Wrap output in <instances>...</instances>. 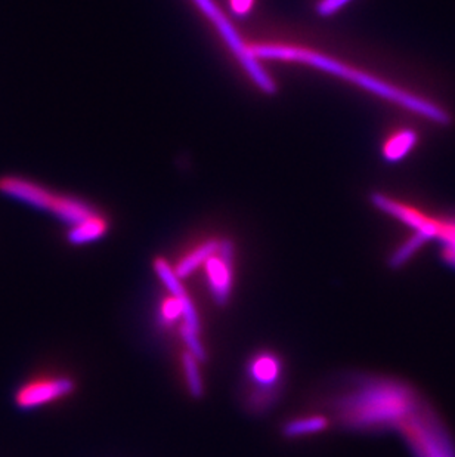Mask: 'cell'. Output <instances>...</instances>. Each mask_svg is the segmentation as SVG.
<instances>
[{
	"label": "cell",
	"mask_w": 455,
	"mask_h": 457,
	"mask_svg": "<svg viewBox=\"0 0 455 457\" xmlns=\"http://www.w3.org/2000/svg\"><path fill=\"white\" fill-rule=\"evenodd\" d=\"M74 391L76 382L70 376H42L22 384L13 395V403L18 410L31 411L64 400Z\"/></svg>",
	"instance_id": "cell-6"
},
{
	"label": "cell",
	"mask_w": 455,
	"mask_h": 457,
	"mask_svg": "<svg viewBox=\"0 0 455 457\" xmlns=\"http://www.w3.org/2000/svg\"><path fill=\"white\" fill-rule=\"evenodd\" d=\"M220 240L219 238H211L203 242L202 245H198L195 249L189 251L188 253H185L177 265L173 267L177 276L179 278H186L191 276L193 272L197 271L200 268L204 267V263L207 262V259L211 258V254H215L219 249Z\"/></svg>",
	"instance_id": "cell-11"
},
{
	"label": "cell",
	"mask_w": 455,
	"mask_h": 457,
	"mask_svg": "<svg viewBox=\"0 0 455 457\" xmlns=\"http://www.w3.org/2000/svg\"><path fill=\"white\" fill-rule=\"evenodd\" d=\"M198 360L191 353L182 354V366H184L185 380L188 391L194 398H202L204 394V385H203L202 373L198 367Z\"/></svg>",
	"instance_id": "cell-15"
},
{
	"label": "cell",
	"mask_w": 455,
	"mask_h": 457,
	"mask_svg": "<svg viewBox=\"0 0 455 457\" xmlns=\"http://www.w3.org/2000/svg\"><path fill=\"white\" fill-rule=\"evenodd\" d=\"M234 243L228 238H222L218 252L211 254L203 267L211 298L219 306L227 305L231 298L234 286Z\"/></svg>",
	"instance_id": "cell-8"
},
{
	"label": "cell",
	"mask_w": 455,
	"mask_h": 457,
	"mask_svg": "<svg viewBox=\"0 0 455 457\" xmlns=\"http://www.w3.org/2000/svg\"><path fill=\"white\" fill-rule=\"evenodd\" d=\"M351 2L352 0H318L315 4V12L318 13L319 17L330 18L339 13Z\"/></svg>",
	"instance_id": "cell-18"
},
{
	"label": "cell",
	"mask_w": 455,
	"mask_h": 457,
	"mask_svg": "<svg viewBox=\"0 0 455 457\" xmlns=\"http://www.w3.org/2000/svg\"><path fill=\"white\" fill-rule=\"evenodd\" d=\"M425 403L407 382L383 376H358L331 403L335 422L349 431L400 429Z\"/></svg>",
	"instance_id": "cell-1"
},
{
	"label": "cell",
	"mask_w": 455,
	"mask_h": 457,
	"mask_svg": "<svg viewBox=\"0 0 455 457\" xmlns=\"http://www.w3.org/2000/svg\"><path fill=\"white\" fill-rule=\"evenodd\" d=\"M247 376L256 386L250 395V402L258 406H272L277 400V386L283 376V362L278 355L269 351L252 355L247 362Z\"/></svg>",
	"instance_id": "cell-7"
},
{
	"label": "cell",
	"mask_w": 455,
	"mask_h": 457,
	"mask_svg": "<svg viewBox=\"0 0 455 457\" xmlns=\"http://www.w3.org/2000/svg\"><path fill=\"white\" fill-rule=\"evenodd\" d=\"M250 49L259 61L274 60L310 65V67L324 71V73L344 79V80L362 87L365 91L380 96L383 100L398 104L401 107L417 112V114H420V116L425 117L427 120L434 121V123H438V125H450L451 123L450 112H445L443 107H439L432 101L425 100L421 96H412L411 92L393 87L391 83L385 82L382 79L376 78V76L367 73L364 70L352 67V65L346 64L343 61L322 54V52L315 51V49L284 44H252Z\"/></svg>",
	"instance_id": "cell-2"
},
{
	"label": "cell",
	"mask_w": 455,
	"mask_h": 457,
	"mask_svg": "<svg viewBox=\"0 0 455 457\" xmlns=\"http://www.w3.org/2000/svg\"><path fill=\"white\" fill-rule=\"evenodd\" d=\"M398 431L404 436L416 457H455L451 438L438 416L426 404Z\"/></svg>",
	"instance_id": "cell-5"
},
{
	"label": "cell",
	"mask_w": 455,
	"mask_h": 457,
	"mask_svg": "<svg viewBox=\"0 0 455 457\" xmlns=\"http://www.w3.org/2000/svg\"><path fill=\"white\" fill-rule=\"evenodd\" d=\"M231 12L236 17L244 18L253 12L256 0H228Z\"/></svg>",
	"instance_id": "cell-19"
},
{
	"label": "cell",
	"mask_w": 455,
	"mask_h": 457,
	"mask_svg": "<svg viewBox=\"0 0 455 457\" xmlns=\"http://www.w3.org/2000/svg\"><path fill=\"white\" fill-rule=\"evenodd\" d=\"M330 422L326 416L315 414V416H305V418L293 419L290 422L284 423L283 436L285 438H302L305 436H314L319 432L326 431Z\"/></svg>",
	"instance_id": "cell-13"
},
{
	"label": "cell",
	"mask_w": 455,
	"mask_h": 457,
	"mask_svg": "<svg viewBox=\"0 0 455 457\" xmlns=\"http://www.w3.org/2000/svg\"><path fill=\"white\" fill-rule=\"evenodd\" d=\"M418 135L416 130L401 129L393 132L383 144V159L389 163H398L411 153L412 148L416 147Z\"/></svg>",
	"instance_id": "cell-12"
},
{
	"label": "cell",
	"mask_w": 455,
	"mask_h": 457,
	"mask_svg": "<svg viewBox=\"0 0 455 457\" xmlns=\"http://www.w3.org/2000/svg\"><path fill=\"white\" fill-rule=\"evenodd\" d=\"M110 228H112L110 218L101 212L91 220H85L83 224L67 229L65 237L71 246H87L105 237Z\"/></svg>",
	"instance_id": "cell-10"
},
{
	"label": "cell",
	"mask_w": 455,
	"mask_h": 457,
	"mask_svg": "<svg viewBox=\"0 0 455 457\" xmlns=\"http://www.w3.org/2000/svg\"><path fill=\"white\" fill-rule=\"evenodd\" d=\"M429 242L427 238L420 233L412 234L411 237L407 242L402 243L389 258V267L401 268L404 267L405 263L409 262L410 259L420 251L421 247L425 246L426 243Z\"/></svg>",
	"instance_id": "cell-16"
},
{
	"label": "cell",
	"mask_w": 455,
	"mask_h": 457,
	"mask_svg": "<svg viewBox=\"0 0 455 457\" xmlns=\"http://www.w3.org/2000/svg\"><path fill=\"white\" fill-rule=\"evenodd\" d=\"M181 337L184 339L185 345L188 348V353H191L194 357L197 358L198 361H204L206 360V350H204V346H203L202 341H200L198 332L182 326Z\"/></svg>",
	"instance_id": "cell-17"
},
{
	"label": "cell",
	"mask_w": 455,
	"mask_h": 457,
	"mask_svg": "<svg viewBox=\"0 0 455 457\" xmlns=\"http://www.w3.org/2000/svg\"><path fill=\"white\" fill-rule=\"evenodd\" d=\"M0 195L42 212L73 228L101 213V209L78 195L56 191L33 178L17 173H4L0 177Z\"/></svg>",
	"instance_id": "cell-3"
},
{
	"label": "cell",
	"mask_w": 455,
	"mask_h": 457,
	"mask_svg": "<svg viewBox=\"0 0 455 457\" xmlns=\"http://www.w3.org/2000/svg\"><path fill=\"white\" fill-rule=\"evenodd\" d=\"M441 243V254L450 267L455 268V216L454 218H438L436 237Z\"/></svg>",
	"instance_id": "cell-14"
},
{
	"label": "cell",
	"mask_w": 455,
	"mask_h": 457,
	"mask_svg": "<svg viewBox=\"0 0 455 457\" xmlns=\"http://www.w3.org/2000/svg\"><path fill=\"white\" fill-rule=\"evenodd\" d=\"M369 200L374 207L383 213L393 216L395 220H401L402 224L409 225L410 228L414 229V233H420L427 240H434L436 231H438V218L427 215L425 212L411 206V204H402L396 199H392L389 195L383 193H371Z\"/></svg>",
	"instance_id": "cell-9"
},
{
	"label": "cell",
	"mask_w": 455,
	"mask_h": 457,
	"mask_svg": "<svg viewBox=\"0 0 455 457\" xmlns=\"http://www.w3.org/2000/svg\"><path fill=\"white\" fill-rule=\"evenodd\" d=\"M193 2L200 9V12L211 22V26L218 30L228 48L232 52V55L236 56V60L240 62L247 76L252 79V82L263 94L275 96L278 87H277V83L271 74L263 69L262 62L253 55L250 45L245 44V40L241 37L240 31L236 30V27L232 24L231 20L228 18L219 4H216L215 0H193Z\"/></svg>",
	"instance_id": "cell-4"
}]
</instances>
